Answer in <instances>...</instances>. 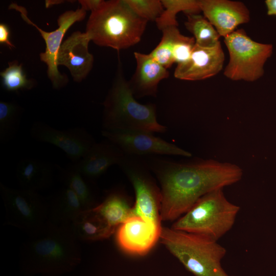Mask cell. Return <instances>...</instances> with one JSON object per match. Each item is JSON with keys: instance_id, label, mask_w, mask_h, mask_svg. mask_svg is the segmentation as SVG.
<instances>
[{"instance_id": "1", "label": "cell", "mask_w": 276, "mask_h": 276, "mask_svg": "<svg viewBox=\"0 0 276 276\" xmlns=\"http://www.w3.org/2000/svg\"><path fill=\"white\" fill-rule=\"evenodd\" d=\"M161 186V221L181 217L204 195L241 180L237 165L213 159L188 163L154 158L149 163Z\"/></svg>"}, {"instance_id": "2", "label": "cell", "mask_w": 276, "mask_h": 276, "mask_svg": "<svg viewBox=\"0 0 276 276\" xmlns=\"http://www.w3.org/2000/svg\"><path fill=\"white\" fill-rule=\"evenodd\" d=\"M22 266L31 272L56 274L68 271L81 261L79 241L71 224L56 225L48 222L39 234L29 236L19 251Z\"/></svg>"}, {"instance_id": "3", "label": "cell", "mask_w": 276, "mask_h": 276, "mask_svg": "<svg viewBox=\"0 0 276 276\" xmlns=\"http://www.w3.org/2000/svg\"><path fill=\"white\" fill-rule=\"evenodd\" d=\"M103 105V130L152 133H163L167 130L156 120L154 105L142 104L135 99L119 58L112 84Z\"/></svg>"}, {"instance_id": "4", "label": "cell", "mask_w": 276, "mask_h": 276, "mask_svg": "<svg viewBox=\"0 0 276 276\" xmlns=\"http://www.w3.org/2000/svg\"><path fill=\"white\" fill-rule=\"evenodd\" d=\"M147 22L124 0L103 1L91 12L85 33L96 44L119 51L139 43Z\"/></svg>"}, {"instance_id": "5", "label": "cell", "mask_w": 276, "mask_h": 276, "mask_svg": "<svg viewBox=\"0 0 276 276\" xmlns=\"http://www.w3.org/2000/svg\"><path fill=\"white\" fill-rule=\"evenodd\" d=\"M161 243L195 276H231L221 261L226 250L217 241L202 236L162 227Z\"/></svg>"}, {"instance_id": "6", "label": "cell", "mask_w": 276, "mask_h": 276, "mask_svg": "<svg viewBox=\"0 0 276 276\" xmlns=\"http://www.w3.org/2000/svg\"><path fill=\"white\" fill-rule=\"evenodd\" d=\"M239 210L223 189L216 190L199 198L171 227L217 241L232 228Z\"/></svg>"}, {"instance_id": "7", "label": "cell", "mask_w": 276, "mask_h": 276, "mask_svg": "<svg viewBox=\"0 0 276 276\" xmlns=\"http://www.w3.org/2000/svg\"><path fill=\"white\" fill-rule=\"evenodd\" d=\"M229 59L224 76L234 80L254 82L264 74V65L271 56L273 47L253 40L240 29L224 38Z\"/></svg>"}, {"instance_id": "8", "label": "cell", "mask_w": 276, "mask_h": 276, "mask_svg": "<svg viewBox=\"0 0 276 276\" xmlns=\"http://www.w3.org/2000/svg\"><path fill=\"white\" fill-rule=\"evenodd\" d=\"M5 210V223L26 233L28 237L39 234L48 223L47 199L38 192L14 189L0 183Z\"/></svg>"}, {"instance_id": "9", "label": "cell", "mask_w": 276, "mask_h": 276, "mask_svg": "<svg viewBox=\"0 0 276 276\" xmlns=\"http://www.w3.org/2000/svg\"><path fill=\"white\" fill-rule=\"evenodd\" d=\"M10 8L19 12L22 18L28 24L34 26L40 33L45 41L46 48L45 52L40 54V59L47 65L48 76L54 88H61L66 84L67 80L58 70L57 54L65 32L75 22L81 21L85 18L86 11L81 8L75 11H65L58 18V28L54 31L48 32L41 30L29 19L27 15V10L24 7L12 3Z\"/></svg>"}, {"instance_id": "10", "label": "cell", "mask_w": 276, "mask_h": 276, "mask_svg": "<svg viewBox=\"0 0 276 276\" xmlns=\"http://www.w3.org/2000/svg\"><path fill=\"white\" fill-rule=\"evenodd\" d=\"M102 134L127 155H169L185 157L192 155L189 152L150 132L103 130Z\"/></svg>"}, {"instance_id": "11", "label": "cell", "mask_w": 276, "mask_h": 276, "mask_svg": "<svg viewBox=\"0 0 276 276\" xmlns=\"http://www.w3.org/2000/svg\"><path fill=\"white\" fill-rule=\"evenodd\" d=\"M30 133L36 141L52 144L62 150L72 163L82 159L96 143L83 128L59 130L42 122L32 125Z\"/></svg>"}, {"instance_id": "12", "label": "cell", "mask_w": 276, "mask_h": 276, "mask_svg": "<svg viewBox=\"0 0 276 276\" xmlns=\"http://www.w3.org/2000/svg\"><path fill=\"white\" fill-rule=\"evenodd\" d=\"M160 224L133 216L118 227L116 241L120 247L129 254L146 255L159 240Z\"/></svg>"}, {"instance_id": "13", "label": "cell", "mask_w": 276, "mask_h": 276, "mask_svg": "<svg viewBox=\"0 0 276 276\" xmlns=\"http://www.w3.org/2000/svg\"><path fill=\"white\" fill-rule=\"evenodd\" d=\"M224 60L220 42L212 48H202L195 44L189 58L177 64L174 76L177 79L188 81L209 78L222 70Z\"/></svg>"}, {"instance_id": "14", "label": "cell", "mask_w": 276, "mask_h": 276, "mask_svg": "<svg viewBox=\"0 0 276 276\" xmlns=\"http://www.w3.org/2000/svg\"><path fill=\"white\" fill-rule=\"evenodd\" d=\"M201 11L224 38L236 30L240 25L250 20L249 11L241 2L229 0H200Z\"/></svg>"}, {"instance_id": "15", "label": "cell", "mask_w": 276, "mask_h": 276, "mask_svg": "<svg viewBox=\"0 0 276 276\" xmlns=\"http://www.w3.org/2000/svg\"><path fill=\"white\" fill-rule=\"evenodd\" d=\"M90 41L85 32L75 31L62 43L58 51L57 65L66 66L75 81L81 82L93 67L94 58L88 49Z\"/></svg>"}, {"instance_id": "16", "label": "cell", "mask_w": 276, "mask_h": 276, "mask_svg": "<svg viewBox=\"0 0 276 276\" xmlns=\"http://www.w3.org/2000/svg\"><path fill=\"white\" fill-rule=\"evenodd\" d=\"M125 156L118 147L106 140L96 142L82 159L73 164L84 176L93 181L112 165L119 166Z\"/></svg>"}, {"instance_id": "17", "label": "cell", "mask_w": 276, "mask_h": 276, "mask_svg": "<svg viewBox=\"0 0 276 276\" xmlns=\"http://www.w3.org/2000/svg\"><path fill=\"white\" fill-rule=\"evenodd\" d=\"M136 67L129 83L134 97L155 96L159 82L169 77L167 69L149 54L134 52Z\"/></svg>"}, {"instance_id": "18", "label": "cell", "mask_w": 276, "mask_h": 276, "mask_svg": "<svg viewBox=\"0 0 276 276\" xmlns=\"http://www.w3.org/2000/svg\"><path fill=\"white\" fill-rule=\"evenodd\" d=\"M55 167L50 163L37 158L21 159L16 168L20 188L38 192L49 188L53 182Z\"/></svg>"}, {"instance_id": "19", "label": "cell", "mask_w": 276, "mask_h": 276, "mask_svg": "<svg viewBox=\"0 0 276 276\" xmlns=\"http://www.w3.org/2000/svg\"><path fill=\"white\" fill-rule=\"evenodd\" d=\"M48 222L56 225L71 224L83 210L77 195L64 186L47 199Z\"/></svg>"}, {"instance_id": "20", "label": "cell", "mask_w": 276, "mask_h": 276, "mask_svg": "<svg viewBox=\"0 0 276 276\" xmlns=\"http://www.w3.org/2000/svg\"><path fill=\"white\" fill-rule=\"evenodd\" d=\"M80 241H95L109 238L116 231L94 208L82 211L71 224Z\"/></svg>"}, {"instance_id": "21", "label": "cell", "mask_w": 276, "mask_h": 276, "mask_svg": "<svg viewBox=\"0 0 276 276\" xmlns=\"http://www.w3.org/2000/svg\"><path fill=\"white\" fill-rule=\"evenodd\" d=\"M56 168L60 181L77 195L83 210L97 205L95 204V196L91 186L92 181L84 176L74 164L64 168L56 165Z\"/></svg>"}, {"instance_id": "22", "label": "cell", "mask_w": 276, "mask_h": 276, "mask_svg": "<svg viewBox=\"0 0 276 276\" xmlns=\"http://www.w3.org/2000/svg\"><path fill=\"white\" fill-rule=\"evenodd\" d=\"M94 209L116 231L117 227L134 216L132 208L122 195L116 192L108 194Z\"/></svg>"}, {"instance_id": "23", "label": "cell", "mask_w": 276, "mask_h": 276, "mask_svg": "<svg viewBox=\"0 0 276 276\" xmlns=\"http://www.w3.org/2000/svg\"><path fill=\"white\" fill-rule=\"evenodd\" d=\"M185 25L193 35L195 44L202 48H212L219 42L220 36L214 27L204 16L198 14H187Z\"/></svg>"}, {"instance_id": "24", "label": "cell", "mask_w": 276, "mask_h": 276, "mask_svg": "<svg viewBox=\"0 0 276 276\" xmlns=\"http://www.w3.org/2000/svg\"><path fill=\"white\" fill-rule=\"evenodd\" d=\"M161 2L165 9L155 21L158 29L161 31L169 26H178L176 16L179 12L189 14H198L201 11L199 1L162 0Z\"/></svg>"}, {"instance_id": "25", "label": "cell", "mask_w": 276, "mask_h": 276, "mask_svg": "<svg viewBox=\"0 0 276 276\" xmlns=\"http://www.w3.org/2000/svg\"><path fill=\"white\" fill-rule=\"evenodd\" d=\"M22 109L17 104L9 102H0V142L6 143L17 134L20 126Z\"/></svg>"}, {"instance_id": "26", "label": "cell", "mask_w": 276, "mask_h": 276, "mask_svg": "<svg viewBox=\"0 0 276 276\" xmlns=\"http://www.w3.org/2000/svg\"><path fill=\"white\" fill-rule=\"evenodd\" d=\"M179 31L176 26H169L163 29L160 41L149 54L156 62L167 69L171 67L174 63L172 55L173 42Z\"/></svg>"}, {"instance_id": "27", "label": "cell", "mask_w": 276, "mask_h": 276, "mask_svg": "<svg viewBox=\"0 0 276 276\" xmlns=\"http://www.w3.org/2000/svg\"><path fill=\"white\" fill-rule=\"evenodd\" d=\"M3 78L4 87L9 91L31 89L34 85L31 80L26 78L22 68V64L17 61L9 63V66L0 74Z\"/></svg>"}, {"instance_id": "28", "label": "cell", "mask_w": 276, "mask_h": 276, "mask_svg": "<svg viewBox=\"0 0 276 276\" xmlns=\"http://www.w3.org/2000/svg\"><path fill=\"white\" fill-rule=\"evenodd\" d=\"M131 10L139 17L148 21H155L164 11L163 5L159 0H124Z\"/></svg>"}, {"instance_id": "29", "label": "cell", "mask_w": 276, "mask_h": 276, "mask_svg": "<svg viewBox=\"0 0 276 276\" xmlns=\"http://www.w3.org/2000/svg\"><path fill=\"white\" fill-rule=\"evenodd\" d=\"M195 45L194 38L181 34L179 31L175 36L173 43L172 55L174 63L178 64L187 61Z\"/></svg>"}, {"instance_id": "30", "label": "cell", "mask_w": 276, "mask_h": 276, "mask_svg": "<svg viewBox=\"0 0 276 276\" xmlns=\"http://www.w3.org/2000/svg\"><path fill=\"white\" fill-rule=\"evenodd\" d=\"M10 32L8 27L5 24H0V43L7 45L10 49L15 46L10 40Z\"/></svg>"}, {"instance_id": "31", "label": "cell", "mask_w": 276, "mask_h": 276, "mask_svg": "<svg viewBox=\"0 0 276 276\" xmlns=\"http://www.w3.org/2000/svg\"><path fill=\"white\" fill-rule=\"evenodd\" d=\"M79 3L81 5V8L85 10H90L93 12L97 9L101 5L103 1L102 0H81Z\"/></svg>"}, {"instance_id": "32", "label": "cell", "mask_w": 276, "mask_h": 276, "mask_svg": "<svg viewBox=\"0 0 276 276\" xmlns=\"http://www.w3.org/2000/svg\"><path fill=\"white\" fill-rule=\"evenodd\" d=\"M268 15H276V0H266L265 1Z\"/></svg>"}]
</instances>
